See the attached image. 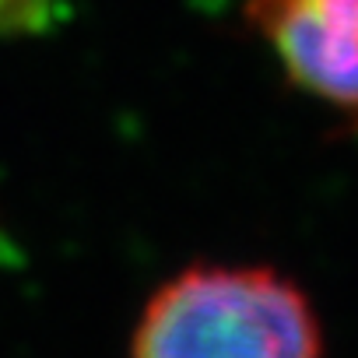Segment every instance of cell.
<instances>
[{"label": "cell", "mask_w": 358, "mask_h": 358, "mask_svg": "<svg viewBox=\"0 0 358 358\" xmlns=\"http://www.w3.org/2000/svg\"><path fill=\"white\" fill-rule=\"evenodd\" d=\"M130 358H323V327L274 267L194 264L151 292Z\"/></svg>", "instance_id": "obj_1"}, {"label": "cell", "mask_w": 358, "mask_h": 358, "mask_svg": "<svg viewBox=\"0 0 358 358\" xmlns=\"http://www.w3.org/2000/svg\"><path fill=\"white\" fill-rule=\"evenodd\" d=\"M246 18L292 85L358 113V0H246Z\"/></svg>", "instance_id": "obj_2"}]
</instances>
